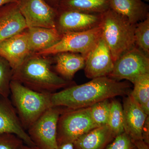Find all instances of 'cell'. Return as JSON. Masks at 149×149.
I'll return each mask as SVG.
<instances>
[{
	"mask_svg": "<svg viewBox=\"0 0 149 149\" xmlns=\"http://www.w3.org/2000/svg\"><path fill=\"white\" fill-rule=\"evenodd\" d=\"M6 133L16 135L27 146H35L23 128L11 100L0 97V135Z\"/></svg>",
	"mask_w": 149,
	"mask_h": 149,
	"instance_id": "obj_13",
	"label": "cell"
},
{
	"mask_svg": "<svg viewBox=\"0 0 149 149\" xmlns=\"http://www.w3.org/2000/svg\"><path fill=\"white\" fill-rule=\"evenodd\" d=\"M64 107L49 108L27 130L35 146L41 149H57V127Z\"/></svg>",
	"mask_w": 149,
	"mask_h": 149,
	"instance_id": "obj_7",
	"label": "cell"
},
{
	"mask_svg": "<svg viewBox=\"0 0 149 149\" xmlns=\"http://www.w3.org/2000/svg\"><path fill=\"white\" fill-rule=\"evenodd\" d=\"M13 70L8 62L0 56V97H8Z\"/></svg>",
	"mask_w": 149,
	"mask_h": 149,
	"instance_id": "obj_25",
	"label": "cell"
},
{
	"mask_svg": "<svg viewBox=\"0 0 149 149\" xmlns=\"http://www.w3.org/2000/svg\"><path fill=\"white\" fill-rule=\"evenodd\" d=\"M102 20V14L58 10L56 29L62 35L83 32L101 26Z\"/></svg>",
	"mask_w": 149,
	"mask_h": 149,
	"instance_id": "obj_10",
	"label": "cell"
},
{
	"mask_svg": "<svg viewBox=\"0 0 149 149\" xmlns=\"http://www.w3.org/2000/svg\"><path fill=\"white\" fill-rule=\"evenodd\" d=\"M102 37L109 48L114 62L135 46L136 24L109 9L102 14Z\"/></svg>",
	"mask_w": 149,
	"mask_h": 149,
	"instance_id": "obj_4",
	"label": "cell"
},
{
	"mask_svg": "<svg viewBox=\"0 0 149 149\" xmlns=\"http://www.w3.org/2000/svg\"><path fill=\"white\" fill-rule=\"evenodd\" d=\"M102 35L101 26L88 31L67 33L63 35L61 40L52 47L35 54L48 56L69 52L81 54L86 57Z\"/></svg>",
	"mask_w": 149,
	"mask_h": 149,
	"instance_id": "obj_6",
	"label": "cell"
},
{
	"mask_svg": "<svg viewBox=\"0 0 149 149\" xmlns=\"http://www.w3.org/2000/svg\"><path fill=\"white\" fill-rule=\"evenodd\" d=\"M108 125L115 136L124 132L123 106L116 100L111 101Z\"/></svg>",
	"mask_w": 149,
	"mask_h": 149,
	"instance_id": "obj_22",
	"label": "cell"
},
{
	"mask_svg": "<svg viewBox=\"0 0 149 149\" xmlns=\"http://www.w3.org/2000/svg\"><path fill=\"white\" fill-rule=\"evenodd\" d=\"M144 1H145L146 2H149V0H144Z\"/></svg>",
	"mask_w": 149,
	"mask_h": 149,
	"instance_id": "obj_34",
	"label": "cell"
},
{
	"mask_svg": "<svg viewBox=\"0 0 149 149\" xmlns=\"http://www.w3.org/2000/svg\"><path fill=\"white\" fill-rule=\"evenodd\" d=\"M56 55L55 70L65 80L72 81L75 73L84 68L86 57L81 54L67 52Z\"/></svg>",
	"mask_w": 149,
	"mask_h": 149,
	"instance_id": "obj_19",
	"label": "cell"
},
{
	"mask_svg": "<svg viewBox=\"0 0 149 149\" xmlns=\"http://www.w3.org/2000/svg\"><path fill=\"white\" fill-rule=\"evenodd\" d=\"M109 100L102 101L90 107L91 116L97 127L108 125L111 106Z\"/></svg>",
	"mask_w": 149,
	"mask_h": 149,
	"instance_id": "obj_24",
	"label": "cell"
},
{
	"mask_svg": "<svg viewBox=\"0 0 149 149\" xmlns=\"http://www.w3.org/2000/svg\"><path fill=\"white\" fill-rule=\"evenodd\" d=\"M138 149H149V145L143 140L133 141Z\"/></svg>",
	"mask_w": 149,
	"mask_h": 149,
	"instance_id": "obj_29",
	"label": "cell"
},
{
	"mask_svg": "<svg viewBox=\"0 0 149 149\" xmlns=\"http://www.w3.org/2000/svg\"><path fill=\"white\" fill-rule=\"evenodd\" d=\"M17 3L27 28H56L58 10L46 0H18Z\"/></svg>",
	"mask_w": 149,
	"mask_h": 149,
	"instance_id": "obj_9",
	"label": "cell"
},
{
	"mask_svg": "<svg viewBox=\"0 0 149 149\" xmlns=\"http://www.w3.org/2000/svg\"><path fill=\"white\" fill-rule=\"evenodd\" d=\"M116 136L108 125L92 129L72 143L74 149H105Z\"/></svg>",
	"mask_w": 149,
	"mask_h": 149,
	"instance_id": "obj_17",
	"label": "cell"
},
{
	"mask_svg": "<svg viewBox=\"0 0 149 149\" xmlns=\"http://www.w3.org/2000/svg\"><path fill=\"white\" fill-rule=\"evenodd\" d=\"M130 95L148 115L149 114V73L139 76L133 83Z\"/></svg>",
	"mask_w": 149,
	"mask_h": 149,
	"instance_id": "obj_21",
	"label": "cell"
},
{
	"mask_svg": "<svg viewBox=\"0 0 149 149\" xmlns=\"http://www.w3.org/2000/svg\"><path fill=\"white\" fill-rule=\"evenodd\" d=\"M24 144L22 140L14 134L0 135V149H20Z\"/></svg>",
	"mask_w": 149,
	"mask_h": 149,
	"instance_id": "obj_27",
	"label": "cell"
},
{
	"mask_svg": "<svg viewBox=\"0 0 149 149\" xmlns=\"http://www.w3.org/2000/svg\"><path fill=\"white\" fill-rule=\"evenodd\" d=\"M114 63L109 48L102 37L86 56L85 76L91 79L108 76L113 69Z\"/></svg>",
	"mask_w": 149,
	"mask_h": 149,
	"instance_id": "obj_11",
	"label": "cell"
},
{
	"mask_svg": "<svg viewBox=\"0 0 149 149\" xmlns=\"http://www.w3.org/2000/svg\"><path fill=\"white\" fill-rule=\"evenodd\" d=\"M130 88V84L127 81H117L108 76L97 77L82 85H72L52 93L51 101L52 107L83 108L107 99L127 95Z\"/></svg>",
	"mask_w": 149,
	"mask_h": 149,
	"instance_id": "obj_1",
	"label": "cell"
},
{
	"mask_svg": "<svg viewBox=\"0 0 149 149\" xmlns=\"http://www.w3.org/2000/svg\"><path fill=\"white\" fill-rule=\"evenodd\" d=\"M143 141L149 145V117H147L146 120L145 121L143 129Z\"/></svg>",
	"mask_w": 149,
	"mask_h": 149,
	"instance_id": "obj_28",
	"label": "cell"
},
{
	"mask_svg": "<svg viewBox=\"0 0 149 149\" xmlns=\"http://www.w3.org/2000/svg\"><path fill=\"white\" fill-rule=\"evenodd\" d=\"M110 9L109 0H60V10H74L88 13L102 14Z\"/></svg>",
	"mask_w": 149,
	"mask_h": 149,
	"instance_id": "obj_20",
	"label": "cell"
},
{
	"mask_svg": "<svg viewBox=\"0 0 149 149\" xmlns=\"http://www.w3.org/2000/svg\"><path fill=\"white\" fill-rule=\"evenodd\" d=\"M57 149H74L73 144L71 143L62 144L58 146Z\"/></svg>",
	"mask_w": 149,
	"mask_h": 149,
	"instance_id": "obj_30",
	"label": "cell"
},
{
	"mask_svg": "<svg viewBox=\"0 0 149 149\" xmlns=\"http://www.w3.org/2000/svg\"><path fill=\"white\" fill-rule=\"evenodd\" d=\"M26 32L31 54L51 47L58 42L63 36L56 28L30 27L27 28Z\"/></svg>",
	"mask_w": 149,
	"mask_h": 149,
	"instance_id": "obj_16",
	"label": "cell"
},
{
	"mask_svg": "<svg viewBox=\"0 0 149 149\" xmlns=\"http://www.w3.org/2000/svg\"><path fill=\"white\" fill-rule=\"evenodd\" d=\"M31 54L26 31L0 42V56L8 62L13 70L20 66Z\"/></svg>",
	"mask_w": 149,
	"mask_h": 149,
	"instance_id": "obj_14",
	"label": "cell"
},
{
	"mask_svg": "<svg viewBox=\"0 0 149 149\" xmlns=\"http://www.w3.org/2000/svg\"><path fill=\"white\" fill-rule=\"evenodd\" d=\"M105 149H138L128 134L123 132L115 137Z\"/></svg>",
	"mask_w": 149,
	"mask_h": 149,
	"instance_id": "obj_26",
	"label": "cell"
},
{
	"mask_svg": "<svg viewBox=\"0 0 149 149\" xmlns=\"http://www.w3.org/2000/svg\"><path fill=\"white\" fill-rule=\"evenodd\" d=\"M60 1V0H46V1L51 6L57 8Z\"/></svg>",
	"mask_w": 149,
	"mask_h": 149,
	"instance_id": "obj_31",
	"label": "cell"
},
{
	"mask_svg": "<svg viewBox=\"0 0 149 149\" xmlns=\"http://www.w3.org/2000/svg\"><path fill=\"white\" fill-rule=\"evenodd\" d=\"M135 46L149 56V16L136 24Z\"/></svg>",
	"mask_w": 149,
	"mask_h": 149,
	"instance_id": "obj_23",
	"label": "cell"
},
{
	"mask_svg": "<svg viewBox=\"0 0 149 149\" xmlns=\"http://www.w3.org/2000/svg\"><path fill=\"white\" fill-rule=\"evenodd\" d=\"M122 106L124 132L133 141H143V128L149 115L145 112L130 93L123 99Z\"/></svg>",
	"mask_w": 149,
	"mask_h": 149,
	"instance_id": "obj_12",
	"label": "cell"
},
{
	"mask_svg": "<svg viewBox=\"0 0 149 149\" xmlns=\"http://www.w3.org/2000/svg\"><path fill=\"white\" fill-rule=\"evenodd\" d=\"M110 9L128 19L133 24L149 16V6L143 0H109Z\"/></svg>",
	"mask_w": 149,
	"mask_h": 149,
	"instance_id": "obj_18",
	"label": "cell"
},
{
	"mask_svg": "<svg viewBox=\"0 0 149 149\" xmlns=\"http://www.w3.org/2000/svg\"><path fill=\"white\" fill-rule=\"evenodd\" d=\"M52 63L47 56L31 54L20 66L13 70L12 80L38 93L49 94L74 85L54 72Z\"/></svg>",
	"mask_w": 149,
	"mask_h": 149,
	"instance_id": "obj_2",
	"label": "cell"
},
{
	"mask_svg": "<svg viewBox=\"0 0 149 149\" xmlns=\"http://www.w3.org/2000/svg\"><path fill=\"white\" fill-rule=\"evenodd\" d=\"M147 73H149V56L135 46L114 62L113 69L108 77L133 83L139 76Z\"/></svg>",
	"mask_w": 149,
	"mask_h": 149,
	"instance_id": "obj_8",
	"label": "cell"
},
{
	"mask_svg": "<svg viewBox=\"0 0 149 149\" xmlns=\"http://www.w3.org/2000/svg\"><path fill=\"white\" fill-rule=\"evenodd\" d=\"M13 105L26 131L49 108L52 107L51 94L40 93L15 80L10 83Z\"/></svg>",
	"mask_w": 149,
	"mask_h": 149,
	"instance_id": "obj_3",
	"label": "cell"
},
{
	"mask_svg": "<svg viewBox=\"0 0 149 149\" xmlns=\"http://www.w3.org/2000/svg\"><path fill=\"white\" fill-rule=\"evenodd\" d=\"M96 127L91 116L90 107L74 109L65 107L58 121V146L72 143L80 136Z\"/></svg>",
	"mask_w": 149,
	"mask_h": 149,
	"instance_id": "obj_5",
	"label": "cell"
},
{
	"mask_svg": "<svg viewBox=\"0 0 149 149\" xmlns=\"http://www.w3.org/2000/svg\"><path fill=\"white\" fill-rule=\"evenodd\" d=\"M27 29L17 3H9L0 7V42Z\"/></svg>",
	"mask_w": 149,
	"mask_h": 149,
	"instance_id": "obj_15",
	"label": "cell"
},
{
	"mask_svg": "<svg viewBox=\"0 0 149 149\" xmlns=\"http://www.w3.org/2000/svg\"><path fill=\"white\" fill-rule=\"evenodd\" d=\"M18 0H0V7L9 3L17 2Z\"/></svg>",
	"mask_w": 149,
	"mask_h": 149,
	"instance_id": "obj_32",
	"label": "cell"
},
{
	"mask_svg": "<svg viewBox=\"0 0 149 149\" xmlns=\"http://www.w3.org/2000/svg\"><path fill=\"white\" fill-rule=\"evenodd\" d=\"M20 149H41L39 148L34 146H27V145L24 144L23 146H22L21 148Z\"/></svg>",
	"mask_w": 149,
	"mask_h": 149,
	"instance_id": "obj_33",
	"label": "cell"
}]
</instances>
